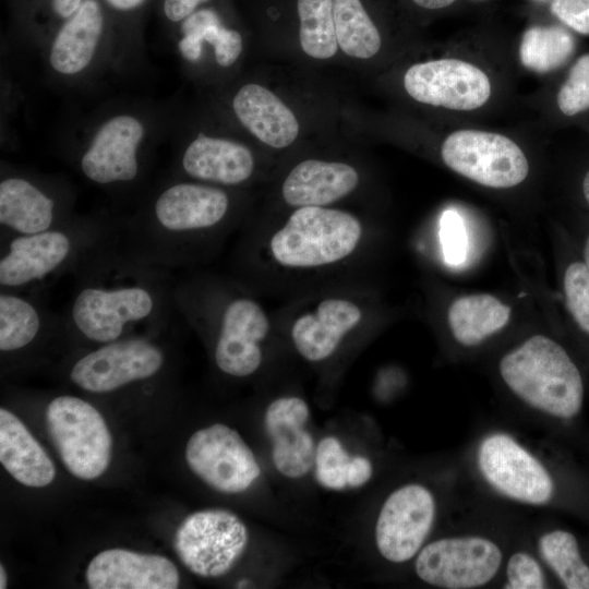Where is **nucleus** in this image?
Instances as JSON below:
<instances>
[{
  "mask_svg": "<svg viewBox=\"0 0 589 589\" xmlns=\"http://www.w3.org/2000/svg\"><path fill=\"white\" fill-rule=\"evenodd\" d=\"M73 276L74 291L61 314L65 335L98 346L160 335L172 323L177 309L170 271L134 255L120 239L95 253Z\"/></svg>",
  "mask_w": 589,
  "mask_h": 589,
  "instance_id": "f257e3e1",
  "label": "nucleus"
},
{
  "mask_svg": "<svg viewBox=\"0 0 589 589\" xmlns=\"http://www.w3.org/2000/svg\"><path fill=\"white\" fill-rule=\"evenodd\" d=\"M231 212L229 194L203 182H177L155 197L147 213L120 230V241L140 259L171 271L218 236Z\"/></svg>",
  "mask_w": 589,
  "mask_h": 589,
  "instance_id": "f03ea898",
  "label": "nucleus"
},
{
  "mask_svg": "<svg viewBox=\"0 0 589 589\" xmlns=\"http://www.w3.org/2000/svg\"><path fill=\"white\" fill-rule=\"evenodd\" d=\"M173 296L177 312L212 335L214 361L223 373L247 377L260 369L271 324L256 300L199 278L176 283Z\"/></svg>",
  "mask_w": 589,
  "mask_h": 589,
  "instance_id": "7ed1b4c3",
  "label": "nucleus"
},
{
  "mask_svg": "<svg viewBox=\"0 0 589 589\" xmlns=\"http://www.w3.org/2000/svg\"><path fill=\"white\" fill-rule=\"evenodd\" d=\"M119 239L120 230L88 219H69L33 235L1 236L0 288L38 294Z\"/></svg>",
  "mask_w": 589,
  "mask_h": 589,
  "instance_id": "20e7f679",
  "label": "nucleus"
},
{
  "mask_svg": "<svg viewBox=\"0 0 589 589\" xmlns=\"http://www.w3.org/2000/svg\"><path fill=\"white\" fill-rule=\"evenodd\" d=\"M507 387L530 407L555 418L578 414L584 401L581 374L565 349L534 335L500 361Z\"/></svg>",
  "mask_w": 589,
  "mask_h": 589,
  "instance_id": "39448f33",
  "label": "nucleus"
},
{
  "mask_svg": "<svg viewBox=\"0 0 589 589\" xmlns=\"http://www.w3.org/2000/svg\"><path fill=\"white\" fill-rule=\"evenodd\" d=\"M363 237L360 219L328 206L297 207L272 232L271 259L289 269H315L338 264L354 254Z\"/></svg>",
  "mask_w": 589,
  "mask_h": 589,
  "instance_id": "423d86ee",
  "label": "nucleus"
},
{
  "mask_svg": "<svg viewBox=\"0 0 589 589\" xmlns=\"http://www.w3.org/2000/svg\"><path fill=\"white\" fill-rule=\"evenodd\" d=\"M46 423L70 473L93 480L107 470L112 438L105 419L92 404L76 396H58L47 406Z\"/></svg>",
  "mask_w": 589,
  "mask_h": 589,
  "instance_id": "0eeeda50",
  "label": "nucleus"
},
{
  "mask_svg": "<svg viewBox=\"0 0 589 589\" xmlns=\"http://www.w3.org/2000/svg\"><path fill=\"white\" fill-rule=\"evenodd\" d=\"M158 335H140L93 346L73 361L70 381L84 392L113 393L156 377L166 365Z\"/></svg>",
  "mask_w": 589,
  "mask_h": 589,
  "instance_id": "6e6552de",
  "label": "nucleus"
},
{
  "mask_svg": "<svg viewBox=\"0 0 589 589\" xmlns=\"http://www.w3.org/2000/svg\"><path fill=\"white\" fill-rule=\"evenodd\" d=\"M249 543L244 522L232 512L207 508L188 515L179 525L173 546L193 574L215 578L227 574Z\"/></svg>",
  "mask_w": 589,
  "mask_h": 589,
  "instance_id": "1a4fd4ad",
  "label": "nucleus"
},
{
  "mask_svg": "<svg viewBox=\"0 0 589 589\" xmlns=\"http://www.w3.org/2000/svg\"><path fill=\"white\" fill-rule=\"evenodd\" d=\"M503 563L501 548L482 536H455L432 541L414 562L417 576L444 589H472L489 584Z\"/></svg>",
  "mask_w": 589,
  "mask_h": 589,
  "instance_id": "9d476101",
  "label": "nucleus"
},
{
  "mask_svg": "<svg viewBox=\"0 0 589 589\" xmlns=\"http://www.w3.org/2000/svg\"><path fill=\"white\" fill-rule=\"evenodd\" d=\"M441 156L455 172L490 188L515 187L529 172L528 160L520 147L498 133L455 131L443 142Z\"/></svg>",
  "mask_w": 589,
  "mask_h": 589,
  "instance_id": "9b49d317",
  "label": "nucleus"
},
{
  "mask_svg": "<svg viewBox=\"0 0 589 589\" xmlns=\"http://www.w3.org/2000/svg\"><path fill=\"white\" fill-rule=\"evenodd\" d=\"M185 459L203 482L226 494L247 491L261 476L251 448L236 430L221 423L196 431L187 444Z\"/></svg>",
  "mask_w": 589,
  "mask_h": 589,
  "instance_id": "f8f14e48",
  "label": "nucleus"
},
{
  "mask_svg": "<svg viewBox=\"0 0 589 589\" xmlns=\"http://www.w3.org/2000/svg\"><path fill=\"white\" fill-rule=\"evenodd\" d=\"M477 464L485 481L513 501L544 505L553 496L554 483L546 468L506 433H492L481 441Z\"/></svg>",
  "mask_w": 589,
  "mask_h": 589,
  "instance_id": "ddd939ff",
  "label": "nucleus"
},
{
  "mask_svg": "<svg viewBox=\"0 0 589 589\" xmlns=\"http://www.w3.org/2000/svg\"><path fill=\"white\" fill-rule=\"evenodd\" d=\"M436 502L419 483L397 488L384 501L375 524V544L392 563H405L423 548L433 528Z\"/></svg>",
  "mask_w": 589,
  "mask_h": 589,
  "instance_id": "4468645a",
  "label": "nucleus"
},
{
  "mask_svg": "<svg viewBox=\"0 0 589 589\" xmlns=\"http://www.w3.org/2000/svg\"><path fill=\"white\" fill-rule=\"evenodd\" d=\"M406 92L417 101L453 110H473L491 95L488 75L459 59H437L411 65L405 76Z\"/></svg>",
  "mask_w": 589,
  "mask_h": 589,
  "instance_id": "2eb2a0df",
  "label": "nucleus"
},
{
  "mask_svg": "<svg viewBox=\"0 0 589 589\" xmlns=\"http://www.w3.org/2000/svg\"><path fill=\"white\" fill-rule=\"evenodd\" d=\"M143 135V124L132 116L109 119L81 157L83 175L100 185L134 181L140 170L137 147Z\"/></svg>",
  "mask_w": 589,
  "mask_h": 589,
  "instance_id": "dca6fc26",
  "label": "nucleus"
},
{
  "mask_svg": "<svg viewBox=\"0 0 589 589\" xmlns=\"http://www.w3.org/2000/svg\"><path fill=\"white\" fill-rule=\"evenodd\" d=\"M363 311L357 301L329 296L299 314L290 327V337L298 353L310 362L332 357L345 338L361 324Z\"/></svg>",
  "mask_w": 589,
  "mask_h": 589,
  "instance_id": "f3484780",
  "label": "nucleus"
},
{
  "mask_svg": "<svg viewBox=\"0 0 589 589\" xmlns=\"http://www.w3.org/2000/svg\"><path fill=\"white\" fill-rule=\"evenodd\" d=\"M310 409L304 399L284 396L265 410L264 428L272 443V459L279 473L298 479L314 465L315 445L305 429Z\"/></svg>",
  "mask_w": 589,
  "mask_h": 589,
  "instance_id": "a211bd4d",
  "label": "nucleus"
},
{
  "mask_svg": "<svg viewBox=\"0 0 589 589\" xmlns=\"http://www.w3.org/2000/svg\"><path fill=\"white\" fill-rule=\"evenodd\" d=\"M85 576L92 589H176L180 582L177 566L169 558L124 549L98 553Z\"/></svg>",
  "mask_w": 589,
  "mask_h": 589,
  "instance_id": "6ab92c4d",
  "label": "nucleus"
},
{
  "mask_svg": "<svg viewBox=\"0 0 589 589\" xmlns=\"http://www.w3.org/2000/svg\"><path fill=\"white\" fill-rule=\"evenodd\" d=\"M69 219L60 212L57 199L29 179L20 176L1 179V236L33 235Z\"/></svg>",
  "mask_w": 589,
  "mask_h": 589,
  "instance_id": "aec40b11",
  "label": "nucleus"
},
{
  "mask_svg": "<svg viewBox=\"0 0 589 589\" xmlns=\"http://www.w3.org/2000/svg\"><path fill=\"white\" fill-rule=\"evenodd\" d=\"M359 184L354 167L341 161L306 159L285 178L281 196L292 207L327 206L352 193Z\"/></svg>",
  "mask_w": 589,
  "mask_h": 589,
  "instance_id": "412c9836",
  "label": "nucleus"
},
{
  "mask_svg": "<svg viewBox=\"0 0 589 589\" xmlns=\"http://www.w3.org/2000/svg\"><path fill=\"white\" fill-rule=\"evenodd\" d=\"M181 166L197 182L238 185L252 177L255 160L241 143L199 134L185 148Z\"/></svg>",
  "mask_w": 589,
  "mask_h": 589,
  "instance_id": "4be33fe9",
  "label": "nucleus"
},
{
  "mask_svg": "<svg viewBox=\"0 0 589 589\" xmlns=\"http://www.w3.org/2000/svg\"><path fill=\"white\" fill-rule=\"evenodd\" d=\"M63 333L62 315L51 312L39 294L0 290V350L15 353L31 347L44 335Z\"/></svg>",
  "mask_w": 589,
  "mask_h": 589,
  "instance_id": "5701e85b",
  "label": "nucleus"
},
{
  "mask_svg": "<svg viewBox=\"0 0 589 589\" xmlns=\"http://www.w3.org/2000/svg\"><path fill=\"white\" fill-rule=\"evenodd\" d=\"M232 108L243 127L273 148L289 146L299 134V122L290 108L260 84L243 85L233 97Z\"/></svg>",
  "mask_w": 589,
  "mask_h": 589,
  "instance_id": "b1692460",
  "label": "nucleus"
},
{
  "mask_svg": "<svg viewBox=\"0 0 589 589\" xmlns=\"http://www.w3.org/2000/svg\"><path fill=\"white\" fill-rule=\"evenodd\" d=\"M0 462L20 483L31 488L50 484L53 462L24 423L5 408L0 409Z\"/></svg>",
  "mask_w": 589,
  "mask_h": 589,
  "instance_id": "393cba45",
  "label": "nucleus"
},
{
  "mask_svg": "<svg viewBox=\"0 0 589 589\" xmlns=\"http://www.w3.org/2000/svg\"><path fill=\"white\" fill-rule=\"evenodd\" d=\"M104 16L96 0H84L59 29L49 61L62 74H76L92 61L103 34Z\"/></svg>",
  "mask_w": 589,
  "mask_h": 589,
  "instance_id": "a878e982",
  "label": "nucleus"
},
{
  "mask_svg": "<svg viewBox=\"0 0 589 589\" xmlns=\"http://www.w3.org/2000/svg\"><path fill=\"white\" fill-rule=\"evenodd\" d=\"M510 308L491 294H469L456 299L448 309V324L455 339L467 347L477 346L502 329Z\"/></svg>",
  "mask_w": 589,
  "mask_h": 589,
  "instance_id": "bb28decb",
  "label": "nucleus"
},
{
  "mask_svg": "<svg viewBox=\"0 0 589 589\" xmlns=\"http://www.w3.org/2000/svg\"><path fill=\"white\" fill-rule=\"evenodd\" d=\"M333 10L338 47L352 58L375 56L382 38L363 0H333Z\"/></svg>",
  "mask_w": 589,
  "mask_h": 589,
  "instance_id": "cd10ccee",
  "label": "nucleus"
},
{
  "mask_svg": "<svg viewBox=\"0 0 589 589\" xmlns=\"http://www.w3.org/2000/svg\"><path fill=\"white\" fill-rule=\"evenodd\" d=\"M299 41L314 59H329L337 52L333 0H297Z\"/></svg>",
  "mask_w": 589,
  "mask_h": 589,
  "instance_id": "c85d7f7f",
  "label": "nucleus"
},
{
  "mask_svg": "<svg viewBox=\"0 0 589 589\" xmlns=\"http://www.w3.org/2000/svg\"><path fill=\"white\" fill-rule=\"evenodd\" d=\"M575 50L572 34L563 27L532 26L521 39V63L529 70L545 73L565 63Z\"/></svg>",
  "mask_w": 589,
  "mask_h": 589,
  "instance_id": "c756f323",
  "label": "nucleus"
},
{
  "mask_svg": "<svg viewBox=\"0 0 589 589\" xmlns=\"http://www.w3.org/2000/svg\"><path fill=\"white\" fill-rule=\"evenodd\" d=\"M538 550L564 587L589 589V566L582 560L573 533L561 529L545 532L538 540Z\"/></svg>",
  "mask_w": 589,
  "mask_h": 589,
  "instance_id": "7c9ffc66",
  "label": "nucleus"
},
{
  "mask_svg": "<svg viewBox=\"0 0 589 589\" xmlns=\"http://www.w3.org/2000/svg\"><path fill=\"white\" fill-rule=\"evenodd\" d=\"M181 22L183 37L178 47L182 57L191 62L200 59L203 41L215 47L228 29L218 13L211 8L195 10Z\"/></svg>",
  "mask_w": 589,
  "mask_h": 589,
  "instance_id": "2f4dec72",
  "label": "nucleus"
},
{
  "mask_svg": "<svg viewBox=\"0 0 589 589\" xmlns=\"http://www.w3.org/2000/svg\"><path fill=\"white\" fill-rule=\"evenodd\" d=\"M352 457L334 436L324 437L315 449V477L321 485L330 490L348 486V472Z\"/></svg>",
  "mask_w": 589,
  "mask_h": 589,
  "instance_id": "473e14b6",
  "label": "nucleus"
},
{
  "mask_svg": "<svg viewBox=\"0 0 589 589\" xmlns=\"http://www.w3.org/2000/svg\"><path fill=\"white\" fill-rule=\"evenodd\" d=\"M566 305L577 325L589 335V268L582 262L568 265L564 274Z\"/></svg>",
  "mask_w": 589,
  "mask_h": 589,
  "instance_id": "72a5a7b5",
  "label": "nucleus"
},
{
  "mask_svg": "<svg viewBox=\"0 0 589 589\" xmlns=\"http://www.w3.org/2000/svg\"><path fill=\"white\" fill-rule=\"evenodd\" d=\"M557 106L565 116L589 109V53L581 56L572 67L557 94Z\"/></svg>",
  "mask_w": 589,
  "mask_h": 589,
  "instance_id": "f704fd0d",
  "label": "nucleus"
},
{
  "mask_svg": "<svg viewBox=\"0 0 589 589\" xmlns=\"http://www.w3.org/2000/svg\"><path fill=\"white\" fill-rule=\"evenodd\" d=\"M440 239L445 262L460 266L467 259L468 235L460 214L446 209L440 219Z\"/></svg>",
  "mask_w": 589,
  "mask_h": 589,
  "instance_id": "c9c22d12",
  "label": "nucleus"
},
{
  "mask_svg": "<svg viewBox=\"0 0 589 589\" xmlns=\"http://www.w3.org/2000/svg\"><path fill=\"white\" fill-rule=\"evenodd\" d=\"M504 588L542 589L546 587L544 572L539 561L525 551L513 553L506 564Z\"/></svg>",
  "mask_w": 589,
  "mask_h": 589,
  "instance_id": "e433bc0d",
  "label": "nucleus"
},
{
  "mask_svg": "<svg viewBox=\"0 0 589 589\" xmlns=\"http://www.w3.org/2000/svg\"><path fill=\"white\" fill-rule=\"evenodd\" d=\"M551 12L569 28L589 35V0H553Z\"/></svg>",
  "mask_w": 589,
  "mask_h": 589,
  "instance_id": "4c0bfd02",
  "label": "nucleus"
},
{
  "mask_svg": "<svg viewBox=\"0 0 589 589\" xmlns=\"http://www.w3.org/2000/svg\"><path fill=\"white\" fill-rule=\"evenodd\" d=\"M373 466L364 456H354L351 459L348 472V486L359 488L364 485L372 478Z\"/></svg>",
  "mask_w": 589,
  "mask_h": 589,
  "instance_id": "58836bf2",
  "label": "nucleus"
},
{
  "mask_svg": "<svg viewBox=\"0 0 589 589\" xmlns=\"http://www.w3.org/2000/svg\"><path fill=\"white\" fill-rule=\"evenodd\" d=\"M208 0H164V13L171 22H181Z\"/></svg>",
  "mask_w": 589,
  "mask_h": 589,
  "instance_id": "ea45409f",
  "label": "nucleus"
},
{
  "mask_svg": "<svg viewBox=\"0 0 589 589\" xmlns=\"http://www.w3.org/2000/svg\"><path fill=\"white\" fill-rule=\"evenodd\" d=\"M83 1L84 0H51V5L58 16L69 19L76 12Z\"/></svg>",
  "mask_w": 589,
  "mask_h": 589,
  "instance_id": "a19ab883",
  "label": "nucleus"
},
{
  "mask_svg": "<svg viewBox=\"0 0 589 589\" xmlns=\"http://www.w3.org/2000/svg\"><path fill=\"white\" fill-rule=\"evenodd\" d=\"M420 8L426 10H440L449 7L456 0H410Z\"/></svg>",
  "mask_w": 589,
  "mask_h": 589,
  "instance_id": "79ce46f5",
  "label": "nucleus"
},
{
  "mask_svg": "<svg viewBox=\"0 0 589 589\" xmlns=\"http://www.w3.org/2000/svg\"><path fill=\"white\" fill-rule=\"evenodd\" d=\"M107 3L113 9L120 11H129L141 5L144 0H106Z\"/></svg>",
  "mask_w": 589,
  "mask_h": 589,
  "instance_id": "37998d69",
  "label": "nucleus"
},
{
  "mask_svg": "<svg viewBox=\"0 0 589 589\" xmlns=\"http://www.w3.org/2000/svg\"><path fill=\"white\" fill-rule=\"evenodd\" d=\"M582 191L587 203L589 204V171L586 173L582 181Z\"/></svg>",
  "mask_w": 589,
  "mask_h": 589,
  "instance_id": "c03bdc74",
  "label": "nucleus"
},
{
  "mask_svg": "<svg viewBox=\"0 0 589 589\" xmlns=\"http://www.w3.org/2000/svg\"><path fill=\"white\" fill-rule=\"evenodd\" d=\"M7 587V573L3 565L0 566V588L3 589Z\"/></svg>",
  "mask_w": 589,
  "mask_h": 589,
  "instance_id": "a18cd8bd",
  "label": "nucleus"
},
{
  "mask_svg": "<svg viewBox=\"0 0 589 589\" xmlns=\"http://www.w3.org/2000/svg\"><path fill=\"white\" fill-rule=\"evenodd\" d=\"M584 259H585V264L587 265V267L589 268V236L586 240V243H585V249H584Z\"/></svg>",
  "mask_w": 589,
  "mask_h": 589,
  "instance_id": "49530a36",
  "label": "nucleus"
}]
</instances>
